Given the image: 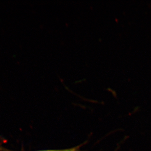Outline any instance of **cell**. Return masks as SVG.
<instances>
[{
    "mask_svg": "<svg viewBox=\"0 0 151 151\" xmlns=\"http://www.w3.org/2000/svg\"><path fill=\"white\" fill-rule=\"evenodd\" d=\"M82 145L77 146L76 147H73L71 148L66 149H62V150H41V151H82L80 150V147H81ZM0 151H16L13 150H9L5 148L2 146H0Z\"/></svg>",
    "mask_w": 151,
    "mask_h": 151,
    "instance_id": "1",
    "label": "cell"
}]
</instances>
